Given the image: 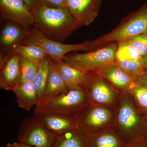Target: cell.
<instances>
[{"label": "cell", "mask_w": 147, "mask_h": 147, "mask_svg": "<svg viewBox=\"0 0 147 147\" xmlns=\"http://www.w3.org/2000/svg\"><path fill=\"white\" fill-rule=\"evenodd\" d=\"M112 115L108 109L90 106L78 120V129L86 134L96 132L108 123Z\"/></svg>", "instance_id": "obj_12"}, {"label": "cell", "mask_w": 147, "mask_h": 147, "mask_svg": "<svg viewBox=\"0 0 147 147\" xmlns=\"http://www.w3.org/2000/svg\"><path fill=\"white\" fill-rule=\"evenodd\" d=\"M40 63L21 57V82H33Z\"/></svg>", "instance_id": "obj_24"}, {"label": "cell", "mask_w": 147, "mask_h": 147, "mask_svg": "<svg viewBox=\"0 0 147 147\" xmlns=\"http://www.w3.org/2000/svg\"><path fill=\"white\" fill-rule=\"evenodd\" d=\"M139 106L147 113V87L135 81L129 89Z\"/></svg>", "instance_id": "obj_25"}, {"label": "cell", "mask_w": 147, "mask_h": 147, "mask_svg": "<svg viewBox=\"0 0 147 147\" xmlns=\"http://www.w3.org/2000/svg\"><path fill=\"white\" fill-rule=\"evenodd\" d=\"M49 74L45 90L35 107L43 105L49 100L62 94L68 90L65 83L56 67L55 62L49 57Z\"/></svg>", "instance_id": "obj_15"}, {"label": "cell", "mask_w": 147, "mask_h": 147, "mask_svg": "<svg viewBox=\"0 0 147 147\" xmlns=\"http://www.w3.org/2000/svg\"><path fill=\"white\" fill-rule=\"evenodd\" d=\"M49 66L50 63L48 56L40 64L39 68L33 82L37 94L38 102L42 97L45 90L49 74Z\"/></svg>", "instance_id": "obj_23"}, {"label": "cell", "mask_w": 147, "mask_h": 147, "mask_svg": "<svg viewBox=\"0 0 147 147\" xmlns=\"http://www.w3.org/2000/svg\"><path fill=\"white\" fill-rule=\"evenodd\" d=\"M147 33V2L131 12L108 33L90 41L91 50L112 42L119 43Z\"/></svg>", "instance_id": "obj_2"}, {"label": "cell", "mask_w": 147, "mask_h": 147, "mask_svg": "<svg viewBox=\"0 0 147 147\" xmlns=\"http://www.w3.org/2000/svg\"><path fill=\"white\" fill-rule=\"evenodd\" d=\"M125 41L136 49L142 57L147 55V33L133 37Z\"/></svg>", "instance_id": "obj_26"}, {"label": "cell", "mask_w": 147, "mask_h": 147, "mask_svg": "<svg viewBox=\"0 0 147 147\" xmlns=\"http://www.w3.org/2000/svg\"><path fill=\"white\" fill-rule=\"evenodd\" d=\"M13 92L20 108L30 111L37 104V94L33 82H21Z\"/></svg>", "instance_id": "obj_19"}, {"label": "cell", "mask_w": 147, "mask_h": 147, "mask_svg": "<svg viewBox=\"0 0 147 147\" xmlns=\"http://www.w3.org/2000/svg\"><path fill=\"white\" fill-rule=\"evenodd\" d=\"M87 147H124V142L117 133L112 131L86 134Z\"/></svg>", "instance_id": "obj_20"}, {"label": "cell", "mask_w": 147, "mask_h": 147, "mask_svg": "<svg viewBox=\"0 0 147 147\" xmlns=\"http://www.w3.org/2000/svg\"><path fill=\"white\" fill-rule=\"evenodd\" d=\"M28 7L31 10L34 7L35 1V0H23Z\"/></svg>", "instance_id": "obj_31"}, {"label": "cell", "mask_w": 147, "mask_h": 147, "mask_svg": "<svg viewBox=\"0 0 147 147\" xmlns=\"http://www.w3.org/2000/svg\"><path fill=\"white\" fill-rule=\"evenodd\" d=\"M119 134L125 144L136 139L142 134L139 131L140 118L132 103L127 100L121 103L118 116Z\"/></svg>", "instance_id": "obj_9"}, {"label": "cell", "mask_w": 147, "mask_h": 147, "mask_svg": "<svg viewBox=\"0 0 147 147\" xmlns=\"http://www.w3.org/2000/svg\"><path fill=\"white\" fill-rule=\"evenodd\" d=\"M143 62H144V67L145 71H147V54L143 56Z\"/></svg>", "instance_id": "obj_32"}, {"label": "cell", "mask_w": 147, "mask_h": 147, "mask_svg": "<svg viewBox=\"0 0 147 147\" xmlns=\"http://www.w3.org/2000/svg\"><path fill=\"white\" fill-rule=\"evenodd\" d=\"M28 31L14 22H7L1 32V47L10 50L14 45L21 44L26 39Z\"/></svg>", "instance_id": "obj_18"}, {"label": "cell", "mask_w": 147, "mask_h": 147, "mask_svg": "<svg viewBox=\"0 0 147 147\" xmlns=\"http://www.w3.org/2000/svg\"><path fill=\"white\" fill-rule=\"evenodd\" d=\"M21 44L36 45L41 47L55 63L63 61L66 55L69 53L91 50L90 41L86 40L77 44H64L47 38L34 28L28 31L26 38Z\"/></svg>", "instance_id": "obj_5"}, {"label": "cell", "mask_w": 147, "mask_h": 147, "mask_svg": "<svg viewBox=\"0 0 147 147\" xmlns=\"http://www.w3.org/2000/svg\"><path fill=\"white\" fill-rule=\"evenodd\" d=\"M144 139L147 143V130L145 131L144 134Z\"/></svg>", "instance_id": "obj_33"}, {"label": "cell", "mask_w": 147, "mask_h": 147, "mask_svg": "<svg viewBox=\"0 0 147 147\" xmlns=\"http://www.w3.org/2000/svg\"><path fill=\"white\" fill-rule=\"evenodd\" d=\"M118 44L112 42L84 53L73 52L66 55L64 62L89 73H95L115 62Z\"/></svg>", "instance_id": "obj_4"}, {"label": "cell", "mask_w": 147, "mask_h": 147, "mask_svg": "<svg viewBox=\"0 0 147 147\" xmlns=\"http://www.w3.org/2000/svg\"><path fill=\"white\" fill-rule=\"evenodd\" d=\"M5 147H35L22 142H14L8 143Z\"/></svg>", "instance_id": "obj_30"}, {"label": "cell", "mask_w": 147, "mask_h": 147, "mask_svg": "<svg viewBox=\"0 0 147 147\" xmlns=\"http://www.w3.org/2000/svg\"><path fill=\"white\" fill-rule=\"evenodd\" d=\"M31 11L34 18V28L55 41L63 42L82 26L66 7L52 8L36 3Z\"/></svg>", "instance_id": "obj_1"}, {"label": "cell", "mask_w": 147, "mask_h": 147, "mask_svg": "<svg viewBox=\"0 0 147 147\" xmlns=\"http://www.w3.org/2000/svg\"><path fill=\"white\" fill-rule=\"evenodd\" d=\"M102 0H66V7L82 26H88L95 20Z\"/></svg>", "instance_id": "obj_11"}, {"label": "cell", "mask_w": 147, "mask_h": 147, "mask_svg": "<svg viewBox=\"0 0 147 147\" xmlns=\"http://www.w3.org/2000/svg\"><path fill=\"white\" fill-rule=\"evenodd\" d=\"M135 81L144 84L147 87V71H144L135 77Z\"/></svg>", "instance_id": "obj_29"}, {"label": "cell", "mask_w": 147, "mask_h": 147, "mask_svg": "<svg viewBox=\"0 0 147 147\" xmlns=\"http://www.w3.org/2000/svg\"><path fill=\"white\" fill-rule=\"evenodd\" d=\"M119 88L129 90L135 82V77L123 70L115 62L95 73Z\"/></svg>", "instance_id": "obj_16"}, {"label": "cell", "mask_w": 147, "mask_h": 147, "mask_svg": "<svg viewBox=\"0 0 147 147\" xmlns=\"http://www.w3.org/2000/svg\"><path fill=\"white\" fill-rule=\"evenodd\" d=\"M56 136L49 131L36 114L21 122L17 135L18 142L35 147H51Z\"/></svg>", "instance_id": "obj_6"}, {"label": "cell", "mask_w": 147, "mask_h": 147, "mask_svg": "<svg viewBox=\"0 0 147 147\" xmlns=\"http://www.w3.org/2000/svg\"><path fill=\"white\" fill-rule=\"evenodd\" d=\"M81 88L86 93L90 103L110 104L115 96L113 88L96 73H89Z\"/></svg>", "instance_id": "obj_8"}, {"label": "cell", "mask_w": 147, "mask_h": 147, "mask_svg": "<svg viewBox=\"0 0 147 147\" xmlns=\"http://www.w3.org/2000/svg\"><path fill=\"white\" fill-rule=\"evenodd\" d=\"M68 90H82L81 87L89 72L67 64L63 61L55 63Z\"/></svg>", "instance_id": "obj_17"}, {"label": "cell", "mask_w": 147, "mask_h": 147, "mask_svg": "<svg viewBox=\"0 0 147 147\" xmlns=\"http://www.w3.org/2000/svg\"><path fill=\"white\" fill-rule=\"evenodd\" d=\"M35 3L41 4L47 7L52 8L66 7V0H35Z\"/></svg>", "instance_id": "obj_27"}, {"label": "cell", "mask_w": 147, "mask_h": 147, "mask_svg": "<svg viewBox=\"0 0 147 147\" xmlns=\"http://www.w3.org/2000/svg\"><path fill=\"white\" fill-rule=\"evenodd\" d=\"M0 12L3 20L14 22L27 30L33 26V15L23 0H0Z\"/></svg>", "instance_id": "obj_7"}, {"label": "cell", "mask_w": 147, "mask_h": 147, "mask_svg": "<svg viewBox=\"0 0 147 147\" xmlns=\"http://www.w3.org/2000/svg\"><path fill=\"white\" fill-rule=\"evenodd\" d=\"M90 104L83 90H68L43 105L35 107L34 114L56 113L79 120L90 107Z\"/></svg>", "instance_id": "obj_3"}, {"label": "cell", "mask_w": 147, "mask_h": 147, "mask_svg": "<svg viewBox=\"0 0 147 147\" xmlns=\"http://www.w3.org/2000/svg\"><path fill=\"white\" fill-rule=\"evenodd\" d=\"M86 133L79 129L56 137L51 147H87Z\"/></svg>", "instance_id": "obj_21"}, {"label": "cell", "mask_w": 147, "mask_h": 147, "mask_svg": "<svg viewBox=\"0 0 147 147\" xmlns=\"http://www.w3.org/2000/svg\"><path fill=\"white\" fill-rule=\"evenodd\" d=\"M10 52L18 53L21 57L39 63L48 56L41 47L32 45L17 44L11 48Z\"/></svg>", "instance_id": "obj_22"}, {"label": "cell", "mask_w": 147, "mask_h": 147, "mask_svg": "<svg viewBox=\"0 0 147 147\" xmlns=\"http://www.w3.org/2000/svg\"><path fill=\"white\" fill-rule=\"evenodd\" d=\"M35 114L56 137L79 127L78 120L69 116L56 113Z\"/></svg>", "instance_id": "obj_13"}, {"label": "cell", "mask_w": 147, "mask_h": 147, "mask_svg": "<svg viewBox=\"0 0 147 147\" xmlns=\"http://www.w3.org/2000/svg\"><path fill=\"white\" fill-rule=\"evenodd\" d=\"M124 147H147V143L142 135L125 144Z\"/></svg>", "instance_id": "obj_28"}, {"label": "cell", "mask_w": 147, "mask_h": 147, "mask_svg": "<svg viewBox=\"0 0 147 147\" xmlns=\"http://www.w3.org/2000/svg\"><path fill=\"white\" fill-rule=\"evenodd\" d=\"M118 44L115 62L121 68L135 78L144 71L143 57L125 40Z\"/></svg>", "instance_id": "obj_10"}, {"label": "cell", "mask_w": 147, "mask_h": 147, "mask_svg": "<svg viewBox=\"0 0 147 147\" xmlns=\"http://www.w3.org/2000/svg\"><path fill=\"white\" fill-rule=\"evenodd\" d=\"M0 72L1 89L12 91L18 86L21 82V56L13 53Z\"/></svg>", "instance_id": "obj_14"}]
</instances>
